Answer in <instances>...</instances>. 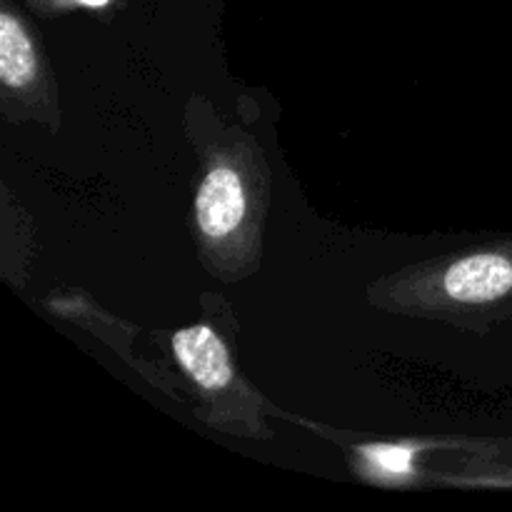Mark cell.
Listing matches in <instances>:
<instances>
[{
	"mask_svg": "<svg viewBox=\"0 0 512 512\" xmlns=\"http://www.w3.org/2000/svg\"><path fill=\"white\" fill-rule=\"evenodd\" d=\"M188 135L198 150L190 230L195 253L210 278L240 283L263 265L265 225L270 213L268 155L243 125L215 123L188 103Z\"/></svg>",
	"mask_w": 512,
	"mask_h": 512,
	"instance_id": "cell-1",
	"label": "cell"
},
{
	"mask_svg": "<svg viewBox=\"0 0 512 512\" xmlns=\"http://www.w3.org/2000/svg\"><path fill=\"white\" fill-rule=\"evenodd\" d=\"M365 300L380 313L488 333L512 318V235L378 275Z\"/></svg>",
	"mask_w": 512,
	"mask_h": 512,
	"instance_id": "cell-2",
	"label": "cell"
},
{
	"mask_svg": "<svg viewBox=\"0 0 512 512\" xmlns=\"http://www.w3.org/2000/svg\"><path fill=\"white\" fill-rule=\"evenodd\" d=\"M170 358L185 390L198 400L205 425L245 440H270L268 418L280 415L265 395L240 373L223 333L210 323H193L170 335Z\"/></svg>",
	"mask_w": 512,
	"mask_h": 512,
	"instance_id": "cell-3",
	"label": "cell"
},
{
	"mask_svg": "<svg viewBox=\"0 0 512 512\" xmlns=\"http://www.w3.org/2000/svg\"><path fill=\"white\" fill-rule=\"evenodd\" d=\"M0 113L8 123L63 125L60 90L43 38L13 0H0Z\"/></svg>",
	"mask_w": 512,
	"mask_h": 512,
	"instance_id": "cell-4",
	"label": "cell"
},
{
	"mask_svg": "<svg viewBox=\"0 0 512 512\" xmlns=\"http://www.w3.org/2000/svg\"><path fill=\"white\" fill-rule=\"evenodd\" d=\"M45 308L53 315H58V318L88 330L90 335L100 338L105 345H110V348L118 355H123L125 363H128L135 373L143 375L155 390H160V393H165L168 398H173L175 403H188V398L183 395V380L178 383V378L168 375L163 368H158V365H153L150 360H145L143 355L135 350L133 340L138 338L140 330L135 328L133 323H128L125 318H115L108 310L98 308L95 300L90 298L85 290H53V293L45 298Z\"/></svg>",
	"mask_w": 512,
	"mask_h": 512,
	"instance_id": "cell-5",
	"label": "cell"
},
{
	"mask_svg": "<svg viewBox=\"0 0 512 512\" xmlns=\"http://www.w3.org/2000/svg\"><path fill=\"white\" fill-rule=\"evenodd\" d=\"M25 5L40 18H58V15H70L75 10L113 13V10H118L120 0H25Z\"/></svg>",
	"mask_w": 512,
	"mask_h": 512,
	"instance_id": "cell-6",
	"label": "cell"
}]
</instances>
